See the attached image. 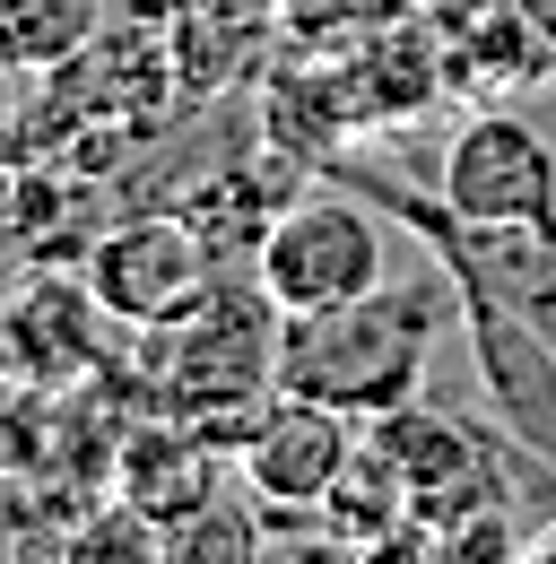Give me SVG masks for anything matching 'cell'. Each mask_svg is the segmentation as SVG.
I'll list each match as a JSON object with an SVG mask.
<instances>
[{"label":"cell","instance_id":"cell-1","mask_svg":"<svg viewBox=\"0 0 556 564\" xmlns=\"http://www.w3.org/2000/svg\"><path fill=\"white\" fill-rule=\"evenodd\" d=\"M452 313H461V286L443 261L409 286H374L331 313H278V391L322 400L356 425L392 417L426 400V365Z\"/></svg>","mask_w":556,"mask_h":564},{"label":"cell","instance_id":"cell-2","mask_svg":"<svg viewBox=\"0 0 556 564\" xmlns=\"http://www.w3.org/2000/svg\"><path fill=\"white\" fill-rule=\"evenodd\" d=\"M139 391L157 400V417H183L217 452H244V434L278 391V304L261 279H217L183 322L139 330Z\"/></svg>","mask_w":556,"mask_h":564},{"label":"cell","instance_id":"cell-3","mask_svg":"<svg viewBox=\"0 0 556 564\" xmlns=\"http://www.w3.org/2000/svg\"><path fill=\"white\" fill-rule=\"evenodd\" d=\"M253 279L278 313H331L383 286V209L356 192H313L287 200L253 252Z\"/></svg>","mask_w":556,"mask_h":564},{"label":"cell","instance_id":"cell-4","mask_svg":"<svg viewBox=\"0 0 556 564\" xmlns=\"http://www.w3.org/2000/svg\"><path fill=\"white\" fill-rule=\"evenodd\" d=\"M78 279L96 286L105 322L157 330V322H183L201 295H217V279H235V270L217 261V243L192 226V209H131L87 243V270Z\"/></svg>","mask_w":556,"mask_h":564},{"label":"cell","instance_id":"cell-5","mask_svg":"<svg viewBox=\"0 0 556 564\" xmlns=\"http://www.w3.org/2000/svg\"><path fill=\"white\" fill-rule=\"evenodd\" d=\"M365 443L400 469L417 521H470V512L513 503L504 443H495L487 425H470L461 409H443V400H409V409L374 417V425H365Z\"/></svg>","mask_w":556,"mask_h":564},{"label":"cell","instance_id":"cell-6","mask_svg":"<svg viewBox=\"0 0 556 564\" xmlns=\"http://www.w3.org/2000/svg\"><path fill=\"white\" fill-rule=\"evenodd\" d=\"M356 443H365L356 417L322 409V400H296V391H270L253 434H244V452H235V469H244V487L261 495L270 521H313L331 503V487L348 478Z\"/></svg>","mask_w":556,"mask_h":564},{"label":"cell","instance_id":"cell-7","mask_svg":"<svg viewBox=\"0 0 556 564\" xmlns=\"http://www.w3.org/2000/svg\"><path fill=\"white\" fill-rule=\"evenodd\" d=\"M443 209L479 217V226H556V156L531 122L479 113L443 148Z\"/></svg>","mask_w":556,"mask_h":564},{"label":"cell","instance_id":"cell-8","mask_svg":"<svg viewBox=\"0 0 556 564\" xmlns=\"http://www.w3.org/2000/svg\"><path fill=\"white\" fill-rule=\"evenodd\" d=\"M96 286L62 279V270H26V279L0 286V373L9 391H62L78 373H96L105 348H96Z\"/></svg>","mask_w":556,"mask_h":564},{"label":"cell","instance_id":"cell-9","mask_svg":"<svg viewBox=\"0 0 556 564\" xmlns=\"http://www.w3.org/2000/svg\"><path fill=\"white\" fill-rule=\"evenodd\" d=\"M435 26V53L452 96H495V87H539L556 78V26L539 0H417Z\"/></svg>","mask_w":556,"mask_h":564},{"label":"cell","instance_id":"cell-10","mask_svg":"<svg viewBox=\"0 0 556 564\" xmlns=\"http://www.w3.org/2000/svg\"><path fill=\"white\" fill-rule=\"evenodd\" d=\"M461 330H470L479 373L495 391V409H504V434L556 469V339L539 322H522L513 304L479 295V286H461Z\"/></svg>","mask_w":556,"mask_h":564},{"label":"cell","instance_id":"cell-11","mask_svg":"<svg viewBox=\"0 0 556 564\" xmlns=\"http://www.w3.org/2000/svg\"><path fill=\"white\" fill-rule=\"evenodd\" d=\"M157 9H165L174 70H183L192 105L244 87L278 53V35H287V0H157Z\"/></svg>","mask_w":556,"mask_h":564},{"label":"cell","instance_id":"cell-12","mask_svg":"<svg viewBox=\"0 0 556 564\" xmlns=\"http://www.w3.org/2000/svg\"><path fill=\"white\" fill-rule=\"evenodd\" d=\"M114 495L139 503L148 521H183L192 503L217 495V443L192 434L183 417L131 425V434H122V452H114Z\"/></svg>","mask_w":556,"mask_h":564},{"label":"cell","instance_id":"cell-13","mask_svg":"<svg viewBox=\"0 0 556 564\" xmlns=\"http://www.w3.org/2000/svg\"><path fill=\"white\" fill-rule=\"evenodd\" d=\"M105 35V0H0V70L53 78Z\"/></svg>","mask_w":556,"mask_h":564},{"label":"cell","instance_id":"cell-14","mask_svg":"<svg viewBox=\"0 0 556 564\" xmlns=\"http://www.w3.org/2000/svg\"><path fill=\"white\" fill-rule=\"evenodd\" d=\"M261 547H270V512L253 487L209 495L183 521H165V564H261Z\"/></svg>","mask_w":556,"mask_h":564},{"label":"cell","instance_id":"cell-15","mask_svg":"<svg viewBox=\"0 0 556 564\" xmlns=\"http://www.w3.org/2000/svg\"><path fill=\"white\" fill-rule=\"evenodd\" d=\"M522 564H556V521H539V530H531V547H522Z\"/></svg>","mask_w":556,"mask_h":564},{"label":"cell","instance_id":"cell-16","mask_svg":"<svg viewBox=\"0 0 556 564\" xmlns=\"http://www.w3.org/2000/svg\"><path fill=\"white\" fill-rule=\"evenodd\" d=\"M296 9H392V0H287V18Z\"/></svg>","mask_w":556,"mask_h":564},{"label":"cell","instance_id":"cell-17","mask_svg":"<svg viewBox=\"0 0 556 564\" xmlns=\"http://www.w3.org/2000/svg\"><path fill=\"white\" fill-rule=\"evenodd\" d=\"M0 417H9V373H0Z\"/></svg>","mask_w":556,"mask_h":564}]
</instances>
